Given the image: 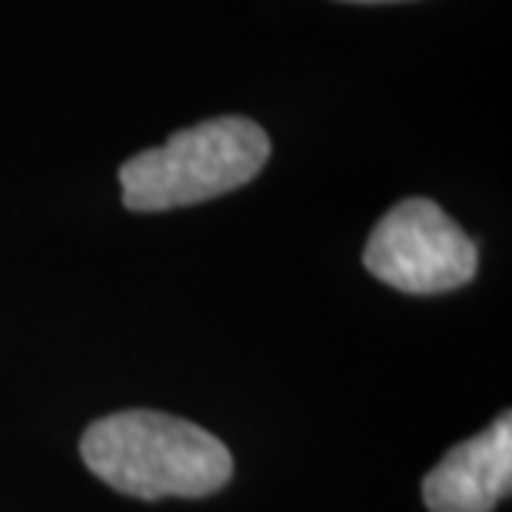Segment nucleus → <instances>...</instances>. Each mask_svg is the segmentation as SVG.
Returning <instances> with one entry per match:
<instances>
[{"mask_svg":"<svg viewBox=\"0 0 512 512\" xmlns=\"http://www.w3.org/2000/svg\"><path fill=\"white\" fill-rule=\"evenodd\" d=\"M80 456L97 479L133 499H200L233 476V456L217 436L153 409H127L90 423Z\"/></svg>","mask_w":512,"mask_h":512,"instance_id":"f257e3e1","label":"nucleus"},{"mask_svg":"<svg viewBox=\"0 0 512 512\" xmlns=\"http://www.w3.org/2000/svg\"><path fill=\"white\" fill-rule=\"evenodd\" d=\"M270 137L247 117H213L120 167L124 207L160 213L233 193L266 167Z\"/></svg>","mask_w":512,"mask_h":512,"instance_id":"f03ea898","label":"nucleus"},{"mask_svg":"<svg viewBox=\"0 0 512 512\" xmlns=\"http://www.w3.org/2000/svg\"><path fill=\"white\" fill-rule=\"evenodd\" d=\"M363 263L399 293L433 296L466 286L476 276V243L433 200L396 203L366 240Z\"/></svg>","mask_w":512,"mask_h":512,"instance_id":"7ed1b4c3","label":"nucleus"},{"mask_svg":"<svg viewBox=\"0 0 512 512\" xmlns=\"http://www.w3.org/2000/svg\"><path fill=\"white\" fill-rule=\"evenodd\" d=\"M512 486V419L503 413L439 459L423 479L429 512H493Z\"/></svg>","mask_w":512,"mask_h":512,"instance_id":"20e7f679","label":"nucleus"},{"mask_svg":"<svg viewBox=\"0 0 512 512\" xmlns=\"http://www.w3.org/2000/svg\"><path fill=\"white\" fill-rule=\"evenodd\" d=\"M346 4H393V0H346Z\"/></svg>","mask_w":512,"mask_h":512,"instance_id":"39448f33","label":"nucleus"}]
</instances>
